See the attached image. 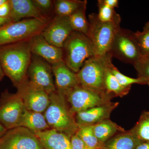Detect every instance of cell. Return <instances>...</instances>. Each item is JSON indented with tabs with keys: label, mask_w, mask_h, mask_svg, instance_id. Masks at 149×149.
I'll return each mask as SVG.
<instances>
[{
	"label": "cell",
	"mask_w": 149,
	"mask_h": 149,
	"mask_svg": "<svg viewBox=\"0 0 149 149\" xmlns=\"http://www.w3.org/2000/svg\"><path fill=\"white\" fill-rule=\"evenodd\" d=\"M7 131V130L0 123V137L2 136Z\"/></svg>",
	"instance_id": "obj_37"
},
{
	"label": "cell",
	"mask_w": 149,
	"mask_h": 149,
	"mask_svg": "<svg viewBox=\"0 0 149 149\" xmlns=\"http://www.w3.org/2000/svg\"><path fill=\"white\" fill-rule=\"evenodd\" d=\"M32 1L41 13L48 17L46 14L49 12L52 8L53 6H54L53 1L51 0H33Z\"/></svg>",
	"instance_id": "obj_31"
},
{
	"label": "cell",
	"mask_w": 149,
	"mask_h": 149,
	"mask_svg": "<svg viewBox=\"0 0 149 149\" xmlns=\"http://www.w3.org/2000/svg\"><path fill=\"white\" fill-rule=\"evenodd\" d=\"M17 93L27 110L44 113L49 103V95L31 83L28 78L17 87Z\"/></svg>",
	"instance_id": "obj_12"
},
{
	"label": "cell",
	"mask_w": 149,
	"mask_h": 149,
	"mask_svg": "<svg viewBox=\"0 0 149 149\" xmlns=\"http://www.w3.org/2000/svg\"><path fill=\"white\" fill-rule=\"evenodd\" d=\"M109 53L112 57L133 65L143 56L134 32L121 28L115 36Z\"/></svg>",
	"instance_id": "obj_8"
},
{
	"label": "cell",
	"mask_w": 149,
	"mask_h": 149,
	"mask_svg": "<svg viewBox=\"0 0 149 149\" xmlns=\"http://www.w3.org/2000/svg\"><path fill=\"white\" fill-rule=\"evenodd\" d=\"M103 2L111 8L114 9L118 6L119 1L118 0H102Z\"/></svg>",
	"instance_id": "obj_34"
},
{
	"label": "cell",
	"mask_w": 149,
	"mask_h": 149,
	"mask_svg": "<svg viewBox=\"0 0 149 149\" xmlns=\"http://www.w3.org/2000/svg\"><path fill=\"white\" fill-rule=\"evenodd\" d=\"M5 75V74L2 67L1 63H0V81L3 80Z\"/></svg>",
	"instance_id": "obj_38"
},
{
	"label": "cell",
	"mask_w": 149,
	"mask_h": 149,
	"mask_svg": "<svg viewBox=\"0 0 149 149\" xmlns=\"http://www.w3.org/2000/svg\"><path fill=\"white\" fill-rule=\"evenodd\" d=\"M29 44L32 54L40 57L51 65L63 61V49L48 42L41 33L30 39Z\"/></svg>",
	"instance_id": "obj_14"
},
{
	"label": "cell",
	"mask_w": 149,
	"mask_h": 149,
	"mask_svg": "<svg viewBox=\"0 0 149 149\" xmlns=\"http://www.w3.org/2000/svg\"><path fill=\"white\" fill-rule=\"evenodd\" d=\"M76 135L79 137L90 149H103L102 144L96 138L91 126L79 127Z\"/></svg>",
	"instance_id": "obj_26"
},
{
	"label": "cell",
	"mask_w": 149,
	"mask_h": 149,
	"mask_svg": "<svg viewBox=\"0 0 149 149\" xmlns=\"http://www.w3.org/2000/svg\"><path fill=\"white\" fill-rule=\"evenodd\" d=\"M0 149H45L37 136L27 128L7 130L0 137Z\"/></svg>",
	"instance_id": "obj_10"
},
{
	"label": "cell",
	"mask_w": 149,
	"mask_h": 149,
	"mask_svg": "<svg viewBox=\"0 0 149 149\" xmlns=\"http://www.w3.org/2000/svg\"><path fill=\"white\" fill-rule=\"evenodd\" d=\"M73 31L68 17L55 15L41 34L51 45L62 49L65 42Z\"/></svg>",
	"instance_id": "obj_13"
},
{
	"label": "cell",
	"mask_w": 149,
	"mask_h": 149,
	"mask_svg": "<svg viewBox=\"0 0 149 149\" xmlns=\"http://www.w3.org/2000/svg\"><path fill=\"white\" fill-rule=\"evenodd\" d=\"M98 13L97 16L100 21L104 22H111L120 24L119 15L116 13L114 9L109 7L103 2L102 0L98 1Z\"/></svg>",
	"instance_id": "obj_27"
},
{
	"label": "cell",
	"mask_w": 149,
	"mask_h": 149,
	"mask_svg": "<svg viewBox=\"0 0 149 149\" xmlns=\"http://www.w3.org/2000/svg\"><path fill=\"white\" fill-rule=\"evenodd\" d=\"M65 96L70 110L74 115L109 102L114 98L106 91H97L80 85L72 88Z\"/></svg>",
	"instance_id": "obj_7"
},
{
	"label": "cell",
	"mask_w": 149,
	"mask_h": 149,
	"mask_svg": "<svg viewBox=\"0 0 149 149\" xmlns=\"http://www.w3.org/2000/svg\"><path fill=\"white\" fill-rule=\"evenodd\" d=\"M12 22H13L9 17H0V28Z\"/></svg>",
	"instance_id": "obj_35"
},
{
	"label": "cell",
	"mask_w": 149,
	"mask_h": 149,
	"mask_svg": "<svg viewBox=\"0 0 149 149\" xmlns=\"http://www.w3.org/2000/svg\"><path fill=\"white\" fill-rule=\"evenodd\" d=\"M25 109L18 94L6 90L0 97V123L7 130L19 127Z\"/></svg>",
	"instance_id": "obj_9"
},
{
	"label": "cell",
	"mask_w": 149,
	"mask_h": 149,
	"mask_svg": "<svg viewBox=\"0 0 149 149\" xmlns=\"http://www.w3.org/2000/svg\"><path fill=\"white\" fill-rule=\"evenodd\" d=\"M19 127L27 128L35 134L51 129L44 113L27 110L26 109L22 117Z\"/></svg>",
	"instance_id": "obj_19"
},
{
	"label": "cell",
	"mask_w": 149,
	"mask_h": 149,
	"mask_svg": "<svg viewBox=\"0 0 149 149\" xmlns=\"http://www.w3.org/2000/svg\"><path fill=\"white\" fill-rule=\"evenodd\" d=\"M136 149H149V142H142L139 144Z\"/></svg>",
	"instance_id": "obj_36"
},
{
	"label": "cell",
	"mask_w": 149,
	"mask_h": 149,
	"mask_svg": "<svg viewBox=\"0 0 149 149\" xmlns=\"http://www.w3.org/2000/svg\"><path fill=\"white\" fill-rule=\"evenodd\" d=\"M49 105L44 113L50 128L71 138L79 129L74 116L70 110L65 96L56 91L51 93Z\"/></svg>",
	"instance_id": "obj_2"
},
{
	"label": "cell",
	"mask_w": 149,
	"mask_h": 149,
	"mask_svg": "<svg viewBox=\"0 0 149 149\" xmlns=\"http://www.w3.org/2000/svg\"><path fill=\"white\" fill-rule=\"evenodd\" d=\"M112 57L107 53L95 55L87 59L77 73L80 85L96 91L104 92L105 79Z\"/></svg>",
	"instance_id": "obj_3"
},
{
	"label": "cell",
	"mask_w": 149,
	"mask_h": 149,
	"mask_svg": "<svg viewBox=\"0 0 149 149\" xmlns=\"http://www.w3.org/2000/svg\"><path fill=\"white\" fill-rule=\"evenodd\" d=\"M27 76L31 83L49 95L56 91L52 65L38 56L32 54Z\"/></svg>",
	"instance_id": "obj_11"
},
{
	"label": "cell",
	"mask_w": 149,
	"mask_h": 149,
	"mask_svg": "<svg viewBox=\"0 0 149 149\" xmlns=\"http://www.w3.org/2000/svg\"><path fill=\"white\" fill-rule=\"evenodd\" d=\"M32 57L29 40L0 47V63L5 75L16 88L27 78Z\"/></svg>",
	"instance_id": "obj_1"
},
{
	"label": "cell",
	"mask_w": 149,
	"mask_h": 149,
	"mask_svg": "<svg viewBox=\"0 0 149 149\" xmlns=\"http://www.w3.org/2000/svg\"><path fill=\"white\" fill-rule=\"evenodd\" d=\"M7 0H0V6H1Z\"/></svg>",
	"instance_id": "obj_40"
},
{
	"label": "cell",
	"mask_w": 149,
	"mask_h": 149,
	"mask_svg": "<svg viewBox=\"0 0 149 149\" xmlns=\"http://www.w3.org/2000/svg\"><path fill=\"white\" fill-rule=\"evenodd\" d=\"M141 142H149V111H144L136 125L130 130Z\"/></svg>",
	"instance_id": "obj_25"
},
{
	"label": "cell",
	"mask_w": 149,
	"mask_h": 149,
	"mask_svg": "<svg viewBox=\"0 0 149 149\" xmlns=\"http://www.w3.org/2000/svg\"><path fill=\"white\" fill-rule=\"evenodd\" d=\"M87 1L75 12L68 17L70 24L73 31L87 35L89 29V22L86 16Z\"/></svg>",
	"instance_id": "obj_22"
},
{
	"label": "cell",
	"mask_w": 149,
	"mask_h": 149,
	"mask_svg": "<svg viewBox=\"0 0 149 149\" xmlns=\"http://www.w3.org/2000/svg\"><path fill=\"white\" fill-rule=\"evenodd\" d=\"M85 1L56 0L53 1L56 15L68 17L83 6Z\"/></svg>",
	"instance_id": "obj_24"
},
{
	"label": "cell",
	"mask_w": 149,
	"mask_h": 149,
	"mask_svg": "<svg viewBox=\"0 0 149 149\" xmlns=\"http://www.w3.org/2000/svg\"><path fill=\"white\" fill-rule=\"evenodd\" d=\"M119 105V102H110L102 105L95 107L77 113L74 116L79 127L91 126L109 119L112 111Z\"/></svg>",
	"instance_id": "obj_15"
},
{
	"label": "cell",
	"mask_w": 149,
	"mask_h": 149,
	"mask_svg": "<svg viewBox=\"0 0 149 149\" xmlns=\"http://www.w3.org/2000/svg\"><path fill=\"white\" fill-rule=\"evenodd\" d=\"M48 24L35 18L10 22L0 28V47L29 40L42 33Z\"/></svg>",
	"instance_id": "obj_5"
},
{
	"label": "cell",
	"mask_w": 149,
	"mask_h": 149,
	"mask_svg": "<svg viewBox=\"0 0 149 149\" xmlns=\"http://www.w3.org/2000/svg\"><path fill=\"white\" fill-rule=\"evenodd\" d=\"M56 90L65 96L70 91L80 85L77 73L69 68L64 61L52 65Z\"/></svg>",
	"instance_id": "obj_17"
},
{
	"label": "cell",
	"mask_w": 149,
	"mask_h": 149,
	"mask_svg": "<svg viewBox=\"0 0 149 149\" xmlns=\"http://www.w3.org/2000/svg\"><path fill=\"white\" fill-rule=\"evenodd\" d=\"M70 139L72 149H90L76 134L71 136Z\"/></svg>",
	"instance_id": "obj_32"
},
{
	"label": "cell",
	"mask_w": 149,
	"mask_h": 149,
	"mask_svg": "<svg viewBox=\"0 0 149 149\" xmlns=\"http://www.w3.org/2000/svg\"><path fill=\"white\" fill-rule=\"evenodd\" d=\"M62 49L63 61L76 73L87 59L95 55L94 47L87 35L75 31L71 33Z\"/></svg>",
	"instance_id": "obj_4"
},
{
	"label": "cell",
	"mask_w": 149,
	"mask_h": 149,
	"mask_svg": "<svg viewBox=\"0 0 149 149\" xmlns=\"http://www.w3.org/2000/svg\"><path fill=\"white\" fill-rule=\"evenodd\" d=\"M134 35L142 55L149 54V28L134 32Z\"/></svg>",
	"instance_id": "obj_30"
},
{
	"label": "cell",
	"mask_w": 149,
	"mask_h": 149,
	"mask_svg": "<svg viewBox=\"0 0 149 149\" xmlns=\"http://www.w3.org/2000/svg\"><path fill=\"white\" fill-rule=\"evenodd\" d=\"M10 5L9 0L0 6V17H8L10 12Z\"/></svg>",
	"instance_id": "obj_33"
},
{
	"label": "cell",
	"mask_w": 149,
	"mask_h": 149,
	"mask_svg": "<svg viewBox=\"0 0 149 149\" xmlns=\"http://www.w3.org/2000/svg\"><path fill=\"white\" fill-rule=\"evenodd\" d=\"M45 149H72L70 138L54 129L35 133Z\"/></svg>",
	"instance_id": "obj_18"
},
{
	"label": "cell",
	"mask_w": 149,
	"mask_h": 149,
	"mask_svg": "<svg viewBox=\"0 0 149 149\" xmlns=\"http://www.w3.org/2000/svg\"><path fill=\"white\" fill-rule=\"evenodd\" d=\"M91 126L96 138L103 145L116 135L125 131L124 128L110 119Z\"/></svg>",
	"instance_id": "obj_21"
},
{
	"label": "cell",
	"mask_w": 149,
	"mask_h": 149,
	"mask_svg": "<svg viewBox=\"0 0 149 149\" xmlns=\"http://www.w3.org/2000/svg\"><path fill=\"white\" fill-rule=\"evenodd\" d=\"M141 143L130 130H125L105 142L103 149H136Z\"/></svg>",
	"instance_id": "obj_20"
},
{
	"label": "cell",
	"mask_w": 149,
	"mask_h": 149,
	"mask_svg": "<svg viewBox=\"0 0 149 149\" xmlns=\"http://www.w3.org/2000/svg\"><path fill=\"white\" fill-rule=\"evenodd\" d=\"M111 63L107 70L105 79V87L107 93L114 97H123L129 93L131 88H125L120 85L111 70Z\"/></svg>",
	"instance_id": "obj_23"
},
{
	"label": "cell",
	"mask_w": 149,
	"mask_h": 149,
	"mask_svg": "<svg viewBox=\"0 0 149 149\" xmlns=\"http://www.w3.org/2000/svg\"><path fill=\"white\" fill-rule=\"evenodd\" d=\"M149 21L148 22H147L146 23V24H145V26H144L143 29H149Z\"/></svg>",
	"instance_id": "obj_39"
},
{
	"label": "cell",
	"mask_w": 149,
	"mask_h": 149,
	"mask_svg": "<svg viewBox=\"0 0 149 149\" xmlns=\"http://www.w3.org/2000/svg\"><path fill=\"white\" fill-rule=\"evenodd\" d=\"M111 70L120 85L125 88H131V85L134 84L147 85L148 83V80L139 77L132 78L122 74L113 63L111 66Z\"/></svg>",
	"instance_id": "obj_28"
},
{
	"label": "cell",
	"mask_w": 149,
	"mask_h": 149,
	"mask_svg": "<svg viewBox=\"0 0 149 149\" xmlns=\"http://www.w3.org/2000/svg\"><path fill=\"white\" fill-rule=\"evenodd\" d=\"M133 66L138 77L149 80V54L142 56Z\"/></svg>",
	"instance_id": "obj_29"
},
{
	"label": "cell",
	"mask_w": 149,
	"mask_h": 149,
	"mask_svg": "<svg viewBox=\"0 0 149 149\" xmlns=\"http://www.w3.org/2000/svg\"><path fill=\"white\" fill-rule=\"evenodd\" d=\"M10 12L9 17L13 22L22 18L37 19L44 23H49L51 19L41 13L31 0H9Z\"/></svg>",
	"instance_id": "obj_16"
},
{
	"label": "cell",
	"mask_w": 149,
	"mask_h": 149,
	"mask_svg": "<svg viewBox=\"0 0 149 149\" xmlns=\"http://www.w3.org/2000/svg\"><path fill=\"white\" fill-rule=\"evenodd\" d=\"M147 85H149V80L148 81V83H147Z\"/></svg>",
	"instance_id": "obj_41"
},
{
	"label": "cell",
	"mask_w": 149,
	"mask_h": 149,
	"mask_svg": "<svg viewBox=\"0 0 149 149\" xmlns=\"http://www.w3.org/2000/svg\"><path fill=\"white\" fill-rule=\"evenodd\" d=\"M89 29L87 36L94 47L95 55L108 53L116 35L120 28V24L100 21L97 13L89 15Z\"/></svg>",
	"instance_id": "obj_6"
}]
</instances>
